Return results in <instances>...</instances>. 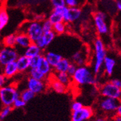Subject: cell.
Returning a JSON list of instances; mask_svg holds the SVG:
<instances>
[{"label": "cell", "mask_w": 121, "mask_h": 121, "mask_svg": "<svg viewBox=\"0 0 121 121\" xmlns=\"http://www.w3.org/2000/svg\"><path fill=\"white\" fill-rule=\"evenodd\" d=\"M72 78L73 83L79 86L96 85L97 83L96 75L94 71L86 65L78 66L76 72Z\"/></svg>", "instance_id": "cell-1"}, {"label": "cell", "mask_w": 121, "mask_h": 121, "mask_svg": "<svg viewBox=\"0 0 121 121\" xmlns=\"http://www.w3.org/2000/svg\"><path fill=\"white\" fill-rule=\"evenodd\" d=\"M106 57L107 51L104 41L101 39H96L94 42L93 61V71L96 75H97L101 72Z\"/></svg>", "instance_id": "cell-2"}, {"label": "cell", "mask_w": 121, "mask_h": 121, "mask_svg": "<svg viewBox=\"0 0 121 121\" xmlns=\"http://www.w3.org/2000/svg\"><path fill=\"white\" fill-rule=\"evenodd\" d=\"M20 96V92L14 85H5L0 89V101L3 106H13L14 102Z\"/></svg>", "instance_id": "cell-3"}, {"label": "cell", "mask_w": 121, "mask_h": 121, "mask_svg": "<svg viewBox=\"0 0 121 121\" xmlns=\"http://www.w3.org/2000/svg\"><path fill=\"white\" fill-rule=\"evenodd\" d=\"M120 99L110 97H103L98 102L99 108L107 115L111 117L116 114L117 109L120 103Z\"/></svg>", "instance_id": "cell-4"}, {"label": "cell", "mask_w": 121, "mask_h": 121, "mask_svg": "<svg viewBox=\"0 0 121 121\" xmlns=\"http://www.w3.org/2000/svg\"><path fill=\"white\" fill-rule=\"evenodd\" d=\"M22 26L24 27L23 33H26L30 38L33 42H36L37 40L43 35V31L41 22L34 20L28 22L26 24H23Z\"/></svg>", "instance_id": "cell-5"}, {"label": "cell", "mask_w": 121, "mask_h": 121, "mask_svg": "<svg viewBox=\"0 0 121 121\" xmlns=\"http://www.w3.org/2000/svg\"><path fill=\"white\" fill-rule=\"evenodd\" d=\"M19 56V52L15 47H4L0 50V65L4 66L8 63L15 62Z\"/></svg>", "instance_id": "cell-6"}, {"label": "cell", "mask_w": 121, "mask_h": 121, "mask_svg": "<svg viewBox=\"0 0 121 121\" xmlns=\"http://www.w3.org/2000/svg\"><path fill=\"white\" fill-rule=\"evenodd\" d=\"M107 15L103 12H97L94 15V23L99 35H106L109 33V27L106 22Z\"/></svg>", "instance_id": "cell-7"}, {"label": "cell", "mask_w": 121, "mask_h": 121, "mask_svg": "<svg viewBox=\"0 0 121 121\" xmlns=\"http://www.w3.org/2000/svg\"><path fill=\"white\" fill-rule=\"evenodd\" d=\"M99 94L102 97L120 99V89L115 86L111 81L107 82L99 87Z\"/></svg>", "instance_id": "cell-8"}, {"label": "cell", "mask_w": 121, "mask_h": 121, "mask_svg": "<svg viewBox=\"0 0 121 121\" xmlns=\"http://www.w3.org/2000/svg\"><path fill=\"white\" fill-rule=\"evenodd\" d=\"M94 115V110L91 107L83 106L77 111L72 112L71 121H86L91 120Z\"/></svg>", "instance_id": "cell-9"}, {"label": "cell", "mask_w": 121, "mask_h": 121, "mask_svg": "<svg viewBox=\"0 0 121 121\" xmlns=\"http://www.w3.org/2000/svg\"><path fill=\"white\" fill-rule=\"evenodd\" d=\"M82 10L80 7H68V6L65 7L63 11V19L64 22L68 23H74L77 20H80L82 16Z\"/></svg>", "instance_id": "cell-10"}, {"label": "cell", "mask_w": 121, "mask_h": 121, "mask_svg": "<svg viewBox=\"0 0 121 121\" xmlns=\"http://www.w3.org/2000/svg\"><path fill=\"white\" fill-rule=\"evenodd\" d=\"M27 89H29L34 91L36 94H41L44 92L47 89V84L44 81L35 79L32 77H29L26 82Z\"/></svg>", "instance_id": "cell-11"}, {"label": "cell", "mask_w": 121, "mask_h": 121, "mask_svg": "<svg viewBox=\"0 0 121 121\" xmlns=\"http://www.w3.org/2000/svg\"><path fill=\"white\" fill-rule=\"evenodd\" d=\"M57 34L54 33V30L43 33V35L37 40L36 42L38 46L41 48L42 49H44L47 47H48L51 43L53 42V41L55 39Z\"/></svg>", "instance_id": "cell-12"}, {"label": "cell", "mask_w": 121, "mask_h": 121, "mask_svg": "<svg viewBox=\"0 0 121 121\" xmlns=\"http://www.w3.org/2000/svg\"><path fill=\"white\" fill-rule=\"evenodd\" d=\"M32 40L28 35L23 32H19L16 34V47L20 49H26L32 43Z\"/></svg>", "instance_id": "cell-13"}, {"label": "cell", "mask_w": 121, "mask_h": 121, "mask_svg": "<svg viewBox=\"0 0 121 121\" xmlns=\"http://www.w3.org/2000/svg\"><path fill=\"white\" fill-rule=\"evenodd\" d=\"M19 73L16 61L8 63L4 66H2V73L6 76L8 79H10L15 76Z\"/></svg>", "instance_id": "cell-14"}, {"label": "cell", "mask_w": 121, "mask_h": 121, "mask_svg": "<svg viewBox=\"0 0 121 121\" xmlns=\"http://www.w3.org/2000/svg\"><path fill=\"white\" fill-rule=\"evenodd\" d=\"M36 68H38L41 73H43L47 77L52 73V72L54 69L52 67V65L49 64V62L47 61V60L46 59L45 56L43 55V54H41Z\"/></svg>", "instance_id": "cell-15"}, {"label": "cell", "mask_w": 121, "mask_h": 121, "mask_svg": "<svg viewBox=\"0 0 121 121\" xmlns=\"http://www.w3.org/2000/svg\"><path fill=\"white\" fill-rule=\"evenodd\" d=\"M19 73H25L30 70V58L26 56L25 54L20 55L17 60H16Z\"/></svg>", "instance_id": "cell-16"}, {"label": "cell", "mask_w": 121, "mask_h": 121, "mask_svg": "<svg viewBox=\"0 0 121 121\" xmlns=\"http://www.w3.org/2000/svg\"><path fill=\"white\" fill-rule=\"evenodd\" d=\"M116 65V60L115 58L110 56H107L105 57L104 64H103V69L104 72L106 73L107 75L110 76L112 75L114 72V69Z\"/></svg>", "instance_id": "cell-17"}, {"label": "cell", "mask_w": 121, "mask_h": 121, "mask_svg": "<svg viewBox=\"0 0 121 121\" xmlns=\"http://www.w3.org/2000/svg\"><path fill=\"white\" fill-rule=\"evenodd\" d=\"M42 50L43 49L38 46V44L36 42H32L31 44L24 50L23 54L28 57L31 58V57L41 55Z\"/></svg>", "instance_id": "cell-18"}, {"label": "cell", "mask_w": 121, "mask_h": 121, "mask_svg": "<svg viewBox=\"0 0 121 121\" xmlns=\"http://www.w3.org/2000/svg\"><path fill=\"white\" fill-rule=\"evenodd\" d=\"M86 60H87L86 53L85 51H83V49H80L75 52L72 56V62L75 63L78 66L86 65Z\"/></svg>", "instance_id": "cell-19"}, {"label": "cell", "mask_w": 121, "mask_h": 121, "mask_svg": "<svg viewBox=\"0 0 121 121\" xmlns=\"http://www.w3.org/2000/svg\"><path fill=\"white\" fill-rule=\"evenodd\" d=\"M49 86L54 92H56L57 94H64L65 92H67L68 88V86L60 82L58 80L54 78V77L52 78L49 83Z\"/></svg>", "instance_id": "cell-20"}, {"label": "cell", "mask_w": 121, "mask_h": 121, "mask_svg": "<svg viewBox=\"0 0 121 121\" xmlns=\"http://www.w3.org/2000/svg\"><path fill=\"white\" fill-rule=\"evenodd\" d=\"M43 55L45 56L46 59L47 60V61L49 62V64L52 65V67L53 68L55 67L58 64V62L63 58L61 54L53 51H49L46 52Z\"/></svg>", "instance_id": "cell-21"}, {"label": "cell", "mask_w": 121, "mask_h": 121, "mask_svg": "<svg viewBox=\"0 0 121 121\" xmlns=\"http://www.w3.org/2000/svg\"><path fill=\"white\" fill-rule=\"evenodd\" d=\"M54 78L58 80L60 82L62 83L66 86H70L73 82L72 77L67 73V72H61V73H56L54 76Z\"/></svg>", "instance_id": "cell-22"}, {"label": "cell", "mask_w": 121, "mask_h": 121, "mask_svg": "<svg viewBox=\"0 0 121 121\" xmlns=\"http://www.w3.org/2000/svg\"><path fill=\"white\" fill-rule=\"evenodd\" d=\"M70 64L71 62L70 61V60L67 58H62L55 67L54 68V70L56 73L67 72Z\"/></svg>", "instance_id": "cell-23"}, {"label": "cell", "mask_w": 121, "mask_h": 121, "mask_svg": "<svg viewBox=\"0 0 121 121\" xmlns=\"http://www.w3.org/2000/svg\"><path fill=\"white\" fill-rule=\"evenodd\" d=\"M2 43L4 47H16V34H9L3 38Z\"/></svg>", "instance_id": "cell-24"}, {"label": "cell", "mask_w": 121, "mask_h": 121, "mask_svg": "<svg viewBox=\"0 0 121 121\" xmlns=\"http://www.w3.org/2000/svg\"><path fill=\"white\" fill-rule=\"evenodd\" d=\"M9 20V17L7 11L4 7H2L0 11V29L3 30L4 28V27L8 24Z\"/></svg>", "instance_id": "cell-25"}, {"label": "cell", "mask_w": 121, "mask_h": 121, "mask_svg": "<svg viewBox=\"0 0 121 121\" xmlns=\"http://www.w3.org/2000/svg\"><path fill=\"white\" fill-rule=\"evenodd\" d=\"M28 74L30 77H32V78L37 80L45 81L47 78V76L41 73L38 68H30V70H28Z\"/></svg>", "instance_id": "cell-26"}, {"label": "cell", "mask_w": 121, "mask_h": 121, "mask_svg": "<svg viewBox=\"0 0 121 121\" xmlns=\"http://www.w3.org/2000/svg\"><path fill=\"white\" fill-rule=\"evenodd\" d=\"M48 19L52 22V24H55V23L64 21L63 15L61 13L57 12V11H55V10L52 11V13L49 15Z\"/></svg>", "instance_id": "cell-27"}, {"label": "cell", "mask_w": 121, "mask_h": 121, "mask_svg": "<svg viewBox=\"0 0 121 121\" xmlns=\"http://www.w3.org/2000/svg\"><path fill=\"white\" fill-rule=\"evenodd\" d=\"M35 95H36V94L34 91L30 90L29 89H24L23 91H22L20 92V97L26 102H30L32 99H34Z\"/></svg>", "instance_id": "cell-28"}, {"label": "cell", "mask_w": 121, "mask_h": 121, "mask_svg": "<svg viewBox=\"0 0 121 121\" xmlns=\"http://www.w3.org/2000/svg\"><path fill=\"white\" fill-rule=\"evenodd\" d=\"M53 30L57 35H62L66 31V23L65 22H60L54 24L53 26Z\"/></svg>", "instance_id": "cell-29"}, {"label": "cell", "mask_w": 121, "mask_h": 121, "mask_svg": "<svg viewBox=\"0 0 121 121\" xmlns=\"http://www.w3.org/2000/svg\"><path fill=\"white\" fill-rule=\"evenodd\" d=\"M13 109L14 108L13 106H3L1 109V112H0V120H1V121H2L6 117H7L13 111Z\"/></svg>", "instance_id": "cell-30"}, {"label": "cell", "mask_w": 121, "mask_h": 121, "mask_svg": "<svg viewBox=\"0 0 121 121\" xmlns=\"http://www.w3.org/2000/svg\"><path fill=\"white\" fill-rule=\"evenodd\" d=\"M41 25H42V28H43V33L49 32V31L53 30V26H54V24L52 23V22L49 19L43 20L41 23Z\"/></svg>", "instance_id": "cell-31"}, {"label": "cell", "mask_w": 121, "mask_h": 121, "mask_svg": "<svg viewBox=\"0 0 121 121\" xmlns=\"http://www.w3.org/2000/svg\"><path fill=\"white\" fill-rule=\"evenodd\" d=\"M26 102H25L23 99H22L20 96L19 98H17V99L14 102L13 107L14 109H20V108H23L26 105Z\"/></svg>", "instance_id": "cell-32"}, {"label": "cell", "mask_w": 121, "mask_h": 121, "mask_svg": "<svg viewBox=\"0 0 121 121\" xmlns=\"http://www.w3.org/2000/svg\"><path fill=\"white\" fill-rule=\"evenodd\" d=\"M82 1L83 0H65V4L68 7H79Z\"/></svg>", "instance_id": "cell-33"}, {"label": "cell", "mask_w": 121, "mask_h": 121, "mask_svg": "<svg viewBox=\"0 0 121 121\" xmlns=\"http://www.w3.org/2000/svg\"><path fill=\"white\" fill-rule=\"evenodd\" d=\"M41 55H39V56H36V57H31L30 58V68H36L37 66H38V64H39V60H40V57H41Z\"/></svg>", "instance_id": "cell-34"}, {"label": "cell", "mask_w": 121, "mask_h": 121, "mask_svg": "<svg viewBox=\"0 0 121 121\" xmlns=\"http://www.w3.org/2000/svg\"><path fill=\"white\" fill-rule=\"evenodd\" d=\"M83 107V104L81 102L74 101L71 104V110H72V112L77 111V110H78V109H81Z\"/></svg>", "instance_id": "cell-35"}, {"label": "cell", "mask_w": 121, "mask_h": 121, "mask_svg": "<svg viewBox=\"0 0 121 121\" xmlns=\"http://www.w3.org/2000/svg\"><path fill=\"white\" fill-rule=\"evenodd\" d=\"M77 68H78V65H75V63H73V62H71V64L70 65L69 68H68V70L67 73H68L71 77H73V75L75 74V73L76 72Z\"/></svg>", "instance_id": "cell-36"}, {"label": "cell", "mask_w": 121, "mask_h": 121, "mask_svg": "<svg viewBox=\"0 0 121 121\" xmlns=\"http://www.w3.org/2000/svg\"><path fill=\"white\" fill-rule=\"evenodd\" d=\"M51 3L54 7H62L66 5L65 4V0H50Z\"/></svg>", "instance_id": "cell-37"}, {"label": "cell", "mask_w": 121, "mask_h": 121, "mask_svg": "<svg viewBox=\"0 0 121 121\" xmlns=\"http://www.w3.org/2000/svg\"><path fill=\"white\" fill-rule=\"evenodd\" d=\"M7 80H8V78L2 73L1 75H0V87H2V86L7 85Z\"/></svg>", "instance_id": "cell-38"}, {"label": "cell", "mask_w": 121, "mask_h": 121, "mask_svg": "<svg viewBox=\"0 0 121 121\" xmlns=\"http://www.w3.org/2000/svg\"><path fill=\"white\" fill-rule=\"evenodd\" d=\"M115 86H117V88L121 89V80L117 79V78H113L110 81Z\"/></svg>", "instance_id": "cell-39"}, {"label": "cell", "mask_w": 121, "mask_h": 121, "mask_svg": "<svg viewBox=\"0 0 121 121\" xmlns=\"http://www.w3.org/2000/svg\"><path fill=\"white\" fill-rule=\"evenodd\" d=\"M109 121H121V117L117 114H115L114 115L109 117Z\"/></svg>", "instance_id": "cell-40"}, {"label": "cell", "mask_w": 121, "mask_h": 121, "mask_svg": "<svg viewBox=\"0 0 121 121\" xmlns=\"http://www.w3.org/2000/svg\"><path fill=\"white\" fill-rule=\"evenodd\" d=\"M93 121H109V119H107V117H104V116H100V117H95Z\"/></svg>", "instance_id": "cell-41"}, {"label": "cell", "mask_w": 121, "mask_h": 121, "mask_svg": "<svg viewBox=\"0 0 121 121\" xmlns=\"http://www.w3.org/2000/svg\"><path fill=\"white\" fill-rule=\"evenodd\" d=\"M116 7L118 11L121 13V0H117L116 1Z\"/></svg>", "instance_id": "cell-42"}, {"label": "cell", "mask_w": 121, "mask_h": 121, "mask_svg": "<svg viewBox=\"0 0 121 121\" xmlns=\"http://www.w3.org/2000/svg\"><path fill=\"white\" fill-rule=\"evenodd\" d=\"M35 20L42 23V22H43V20H44V17H43V16H41V15H38V16H36V17H35Z\"/></svg>", "instance_id": "cell-43"}, {"label": "cell", "mask_w": 121, "mask_h": 121, "mask_svg": "<svg viewBox=\"0 0 121 121\" xmlns=\"http://www.w3.org/2000/svg\"><path fill=\"white\" fill-rule=\"evenodd\" d=\"M116 114L121 117V102H120V104H119V106H118V107L117 109Z\"/></svg>", "instance_id": "cell-44"}, {"label": "cell", "mask_w": 121, "mask_h": 121, "mask_svg": "<svg viewBox=\"0 0 121 121\" xmlns=\"http://www.w3.org/2000/svg\"><path fill=\"white\" fill-rule=\"evenodd\" d=\"M120 101H121V89H120Z\"/></svg>", "instance_id": "cell-45"}, {"label": "cell", "mask_w": 121, "mask_h": 121, "mask_svg": "<svg viewBox=\"0 0 121 121\" xmlns=\"http://www.w3.org/2000/svg\"><path fill=\"white\" fill-rule=\"evenodd\" d=\"M2 2H4V1H6V0H1Z\"/></svg>", "instance_id": "cell-46"}, {"label": "cell", "mask_w": 121, "mask_h": 121, "mask_svg": "<svg viewBox=\"0 0 121 121\" xmlns=\"http://www.w3.org/2000/svg\"><path fill=\"white\" fill-rule=\"evenodd\" d=\"M86 121H91V120H86Z\"/></svg>", "instance_id": "cell-47"}, {"label": "cell", "mask_w": 121, "mask_h": 121, "mask_svg": "<svg viewBox=\"0 0 121 121\" xmlns=\"http://www.w3.org/2000/svg\"><path fill=\"white\" fill-rule=\"evenodd\" d=\"M114 1H115V0H114Z\"/></svg>", "instance_id": "cell-48"}]
</instances>
